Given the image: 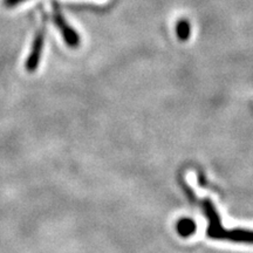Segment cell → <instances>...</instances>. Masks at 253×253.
<instances>
[{
  "label": "cell",
  "mask_w": 253,
  "mask_h": 253,
  "mask_svg": "<svg viewBox=\"0 0 253 253\" xmlns=\"http://www.w3.org/2000/svg\"><path fill=\"white\" fill-rule=\"evenodd\" d=\"M39 8L41 13V26L38 28L33 43H32L31 52L30 54H28L26 62H25V69L30 73L36 72L38 67H39L43 46H45V37L47 31V13L45 12V9H43L42 5H39Z\"/></svg>",
  "instance_id": "obj_1"
},
{
  "label": "cell",
  "mask_w": 253,
  "mask_h": 253,
  "mask_svg": "<svg viewBox=\"0 0 253 253\" xmlns=\"http://www.w3.org/2000/svg\"><path fill=\"white\" fill-rule=\"evenodd\" d=\"M52 19L60 34L62 36L63 41L67 43L69 48H78L81 43L80 34L67 23L62 14L60 4L56 0H52Z\"/></svg>",
  "instance_id": "obj_2"
},
{
  "label": "cell",
  "mask_w": 253,
  "mask_h": 253,
  "mask_svg": "<svg viewBox=\"0 0 253 253\" xmlns=\"http://www.w3.org/2000/svg\"><path fill=\"white\" fill-rule=\"evenodd\" d=\"M217 240H230L235 243H246V244H253V231L244 229L235 230H220L218 233Z\"/></svg>",
  "instance_id": "obj_3"
},
{
  "label": "cell",
  "mask_w": 253,
  "mask_h": 253,
  "mask_svg": "<svg viewBox=\"0 0 253 253\" xmlns=\"http://www.w3.org/2000/svg\"><path fill=\"white\" fill-rule=\"evenodd\" d=\"M197 230L196 223L190 218H182L176 223V231L181 237H190L192 236Z\"/></svg>",
  "instance_id": "obj_4"
},
{
  "label": "cell",
  "mask_w": 253,
  "mask_h": 253,
  "mask_svg": "<svg viewBox=\"0 0 253 253\" xmlns=\"http://www.w3.org/2000/svg\"><path fill=\"white\" fill-rule=\"evenodd\" d=\"M176 36L178 38L179 41H188L191 36V25L190 21L185 18H181L179 20H177L176 23Z\"/></svg>",
  "instance_id": "obj_5"
},
{
  "label": "cell",
  "mask_w": 253,
  "mask_h": 253,
  "mask_svg": "<svg viewBox=\"0 0 253 253\" xmlns=\"http://www.w3.org/2000/svg\"><path fill=\"white\" fill-rule=\"evenodd\" d=\"M24 1H26V0H4V6L5 7H15V6L23 4Z\"/></svg>",
  "instance_id": "obj_6"
}]
</instances>
